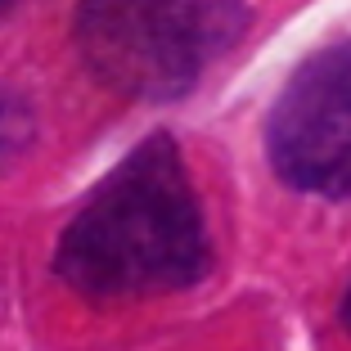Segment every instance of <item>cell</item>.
<instances>
[{"label": "cell", "instance_id": "obj_5", "mask_svg": "<svg viewBox=\"0 0 351 351\" xmlns=\"http://www.w3.org/2000/svg\"><path fill=\"white\" fill-rule=\"evenodd\" d=\"M342 315H347V324H351V293H347V302H342Z\"/></svg>", "mask_w": 351, "mask_h": 351}, {"label": "cell", "instance_id": "obj_1", "mask_svg": "<svg viewBox=\"0 0 351 351\" xmlns=\"http://www.w3.org/2000/svg\"><path fill=\"white\" fill-rule=\"evenodd\" d=\"M207 266L203 212L171 135H149L90 194L54 252V270L86 298L189 289Z\"/></svg>", "mask_w": 351, "mask_h": 351}, {"label": "cell", "instance_id": "obj_2", "mask_svg": "<svg viewBox=\"0 0 351 351\" xmlns=\"http://www.w3.org/2000/svg\"><path fill=\"white\" fill-rule=\"evenodd\" d=\"M248 27L243 0H82L77 50L131 99H176Z\"/></svg>", "mask_w": 351, "mask_h": 351}, {"label": "cell", "instance_id": "obj_4", "mask_svg": "<svg viewBox=\"0 0 351 351\" xmlns=\"http://www.w3.org/2000/svg\"><path fill=\"white\" fill-rule=\"evenodd\" d=\"M27 131H32L27 108H23L10 90H0V162H5L10 154H19L23 140H27Z\"/></svg>", "mask_w": 351, "mask_h": 351}, {"label": "cell", "instance_id": "obj_6", "mask_svg": "<svg viewBox=\"0 0 351 351\" xmlns=\"http://www.w3.org/2000/svg\"><path fill=\"white\" fill-rule=\"evenodd\" d=\"M5 5H10V0H0V10H5Z\"/></svg>", "mask_w": 351, "mask_h": 351}, {"label": "cell", "instance_id": "obj_3", "mask_svg": "<svg viewBox=\"0 0 351 351\" xmlns=\"http://www.w3.org/2000/svg\"><path fill=\"white\" fill-rule=\"evenodd\" d=\"M266 154L293 189L351 198V45L311 54L266 117Z\"/></svg>", "mask_w": 351, "mask_h": 351}]
</instances>
